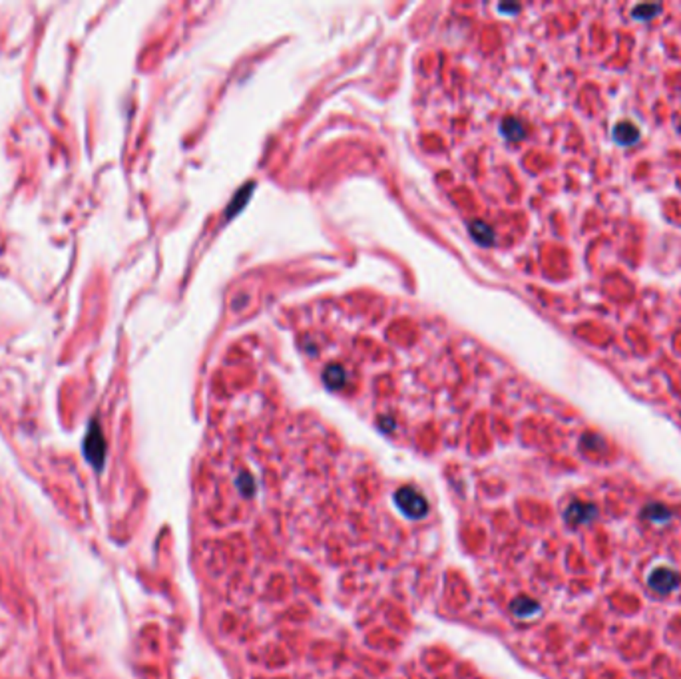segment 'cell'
<instances>
[{
    "label": "cell",
    "mask_w": 681,
    "mask_h": 679,
    "mask_svg": "<svg viewBox=\"0 0 681 679\" xmlns=\"http://www.w3.org/2000/svg\"><path fill=\"white\" fill-rule=\"evenodd\" d=\"M84 457L96 470L104 469L106 462V438L100 429L98 420H92L84 436Z\"/></svg>",
    "instance_id": "cell-1"
},
{
    "label": "cell",
    "mask_w": 681,
    "mask_h": 679,
    "mask_svg": "<svg viewBox=\"0 0 681 679\" xmlns=\"http://www.w3.org/2000/svg\"><path fill=\"white\" fill-rule=\"evenodd\" d=\"M649 584H652V588H654L657 593H671L675 588H677V586H680V576H677L673 570L659 568L652 574Z\"/></svg>",
    "instance_id": "cell-2"
},
{
    "label": "cell",
    "mask_w": 681,
    "mask_h": 679,
    "mask_svg": "<svg viewBox=\"0 0 681 679\" xmlns=\"http://www.w3.org/2000/svg\"><path fill=\"white\" fill-rule=\"evenodd\" d=\"M595 514H598V508L592 506V504H586V502H574L566 510V518L572 524H586V522L594 520Z\"/></svg>",
    "instance_id": "cell-3"
},
{
    "label": "cell",
    "mask_w": 681,
    "mask_h": 679,
    "mask_svg": "<svg viewBox=\"0 0 681 679\" xmlns=\"http://www.w3.org/2000/svg\"><path fill=\"white\" fill-rule=\"evenodd\" d=\"M614 137L623 146H632L633 142H638V137H640V130L632 122H619L614 128Z\"/></svg>",
    "instance_id": "cell-4"
},
{
    "label": "cell",
    "mask_w": 681,
    "mask_h": 679,
    "mask_svg": "<svg viewBox=\"0 0 681 679\" xmlns=\"http://www.w3.org/2000/svg\"><path fill=\"white\" fill-rule=\"evenodd\" d=\"M471 234H472V237L478 241V243H483V246H490L492 241H494V231L488 227V225H484V223H480V222H474L471 225Z\"/></svg>",
    "instance_id": "cell-5"
},
{
    "label": "cell",
    "mask_w": 681,
    "mask_h": 679,
    "mask_svg": "<svg viewBox=\"0 0 681 679\" xmlns=\"http://www.w3.org/2000/svg\"><path fill=\"white\" fill-rule=\"evenodd\" d=\"M644 516L647 520H652V522H659L661 524V522H668L671 518V512L666 506H661V504H652V506H647L644 510Z\"/></svg>",
    "instance_id": "cell-6"
},
{
    "label": "cell",
    "mask_w": 681,
    "mask_h": 679,
    "mask_svg": "<svg viewBox=\"0 0 681 679\" xmlns=\"http://www.w3.org/2000/svg\"><path fill=\"white\" fill-rule=\"evenodd\" d=\"M323 379H325V383L329 384L331 389H339L343 384V381H345V372H343L341 367L333 365V367H329V369L325 370Z\"/></svg>",
    "instance_id": "cell-7"
},
{
    "label": "cell",
    "mask_w": 681,
    "mask_h": 679,
    "mask_svg": "<svg viewBox=\"0 0 681 679\" xmlns=\"http://www.w3.org/2000/svg\"><path fill=\"white\" fill-rule=\"evenodd\" d=\"M502 128H504V134L510 140H520L524 136V126L516 118H506L504 123H502Z\"/></svg>",
    "instance_id": "cell-8"
},
{
    "label": "cell",
    "mask_w": 681,
    "mask_h": 679,
    "mask_svg": "<svg viewBox=\"0 0 681 679\" xmlns=\"http://www.w3.org/2000/svg\"><path fill=\"white\" fill-rule=\"evenodd\" d=\"M661 11V6L659 4H640V6H635L633 8V16L635 18H640V20H649V18H654L657 13Z\"/></svg>",
    "instance_id": "cell-9"
}]
</instances>
